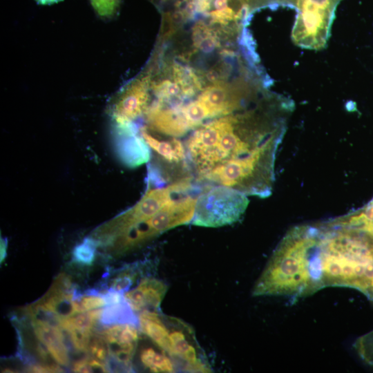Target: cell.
<instances>
[{
  "label": "cell",
  "mask_w": 373,
  "mask_h": 373,
  "mask_svg": "<svg viewBox=\"0 0 373 373\" xmlns=\"http://www.w3.org/2000/svg\"><path fill=\"white\" fill-rule=\"evenodd\" d=\"M167 290L168 286L162 280L146 276L135 288L125 292L124 297L135 313L146 310L159 312Z\"/></svg>",
  "instance_id": "obj_9"
},
{
  "label": "cell",
  "mask_w": 373,
  "mask_h": 373,
  "mask_svg": "<svg viewBox=\"0 0 373 373\" xmlns=\"http://www.w3.org/2000/svg\"><path fill=\"white\" fill-rule=\"evenodd\" d=\"M189 192H198L191 180H171L150 166L147 187L140 200L128 209L97 227L89 237L98 247H104L116 238L152 218L174 198Z\"/></svg>",
  "instance_id": "obj_3"
},
{
  "label": "cell",
  "mask_w": 373,
  "mask_h": 373,
  "mask_svg": "<svg viewBox=\"0 0 373 373\" xmlns=\"http://www.w3.org/2000/svg\"><path fill=\"white\" fill-rule=\"evenodd\" d=\"M314 242L313 224L290 229L256 280L252 296H283L297 300L321 289Z\"/></svg>",
  "instance_id": "obj_2"
},
{
  "label": "cell",
  "mask_w": 373,
  "mask_h": 373,
  "mask_svg": "<svg viewBox=\"0 0 373 373\" xmlns=\"http://www.w3.org/2000/svg\"><path fill=\"white\" fill-rule=\"evenodd\" d=\"M165 320L169 329V356L179 361L185 371L211 372L193 328L177 318L165 316Z\"/></svg>",
  "instance_id": "obj_6"
},
{
  "label": "cell",
  "mask_w": 373,
  "mask_h": 373,
  "mask_svg": "<svg viewBox=\"0 0 373 373\" xmlns=\"http://www.w3.org/2000/svg\"><path fill=\"white\" fill-rule=\"evenodd\" d=\"M97 245L90 237L86 238L82 242L75 247L73 260L75 262L84 266L92 265L96 256Z\"/></svg>",
  "instance_id": "obj_18"
},
{
  "label": "cell",
  "mask_w": 373,
  "mask_h": 373,
  "mask_svg": "<svg viewBox=\"0 0 373 373\" xmlns=\"http://www.w3.org/2000/svg\"><path fill=\"white\" fill-rule=\"evenodd\" d=\"M99 323L104 326L116 324H132L139 326V318L125 298L121 302L104 306L102 308Z\"/></svg>",
  "instance_id": "obj_13"
},
{
  "label": "cell",
  "mask_w": 373,
  "mask_h": 373,
  "mask_svg": "<svg viewBox=\"0 0 373 373\" xmlns=\"http://www.w3.org/2000/svg\"><path fill=\"white\" fill-rule=\"evenodd\" d=\"M169 355L164 350L159 352L153 347L144 348L140 353L142 364L153 372H174L176 369Z\"/></svg>",
  "instance_id": "obj_14"
},
{
  "label": "cell",
  "mask_w": 373,
  "mask_h": 373,
  "mask_svg": "<svg viewBox=\"0 0 373 373\" xmlns=\"http://www.w3.org/2000/svg\"><path fill=\"white\" fill-rule=\"evenodd\" d=\"M7 240L3 238H1V264L5 260L7 255Z\"/></svg>",
  "instance_id": "obj_25"
},
{
  "label": "cell",
  "mask_w": 373,
  "mask_h": 373,
  "mask_svg": "<svg viewBox=\"0 0 373 373\" xmlns=\"http://www.w3.org/2000/svg\"><path fill=\"white\" fill-rule=\"evenodd\" d=\"M198 195L181 194L166 203L152 218L116 238L107 246L108 254L119 256L133 251L164 232L191 222Z\"/></svg>",
  "instance_id": "obj_4"
},
{
  "label": "cell",
  "mask_w": 373,
  "mask_h": 373,
  "mask_svg": "<svg viewBox=\"0 0 373 373\" xmlns=\"http://www.w3.org/2000/svg\"><path fill=\"white\" fill-rule=\"evenodd\" d=\"M30 324L35 337L46 347L52 359L60 365H68L69 350L61 328L42 323Z\"/></svg>",
  "instance_id": "obj_11"
},
{
  "label": "cell",
  "mask_w": 373,
  "mask_h": 373,
  "mask_svg": "<svg viewBox=\"0 0 373 373\" xmlns=\"http://www.w3.org/2000/svg\"><path fill=\"white\" fill-rule=\"evenodd\" d=\"M102 308L95 309L77 314L71 317L64 318L61 327H75L79 329L92 332L99 322Z\"/></svg>",
  "instance_id": "obj_17"
},
{
  "label": "cell",
  "mask_w": 373,
  "mask_h": 373,
  "mask_svg": "<svg viewBox=\"0 0 373 373\" xmlns=\"http://www.w3.org/2000/svg\"><path fill=\"white\" fill-rule=\"evenodd\" d=\"M87 352L90 354L91 357L104 363L110 356L107 342L99 334L93 332L88 345Z\"/></svg>",
  "instance_id": "obj_19"
},
{
  "label": "cell",
  "mask_w": 373,
  "mask_h": 373,
  "mask_svg": "<svg viewBox=\"0 0 373 373\" xmlns=\"http://www.w3.org/2000/svg\"><path fill=\"white\" fill-rule=\"evenodd\" d=\"M77 287L66 274H60L45 295L39 299L63 319L75 316L73 300Z\"/></svg>",
  "instance_id": "obj_10"
},
{
  "label": "cell",
  "mask_w": 373,
  "mask_h": 373,
  "mask_svg": "<svg viewBox=\"0 0 373 373\" xmlns=\"http://www.w3.org/2000/svg\"><path fill=\"white\" fill-rule=\"evenodd\" d=\"M138 318L139 327L142 333L169 354V329L165 316L159 312L146 310L139 314Z\"/></svg>",
  "instance_id": "obj_12"
},
{
  "label": "cell",
  "mask_w": 373,
  "mask_h": 373,
  "mask_svg": "<svg viewBox=\"0 0 373 373\" xmlns=\"http://www.w3.org/2000/svg\"><path fill=\"white\" fill-rule=\"evenodd\" d=\"M314 225V257L322 289L350 287L373 300V238L335 219Z\"/></svg>",
  "instance_id": "obj_1"
},
{
  "label": "cell",
  "mask_w": 373,
  "mask_h": 373,
  "mask_svg": "<svg viewBox=\"0 0 373 373\" xmlns=\"http://www.w3.org/2000/svg\"><path fill=\"white\" fill-rule=\"evenodd\" d=\"M342 224L365 231L373 238V216L365 218L351 219Z\"/></svg>",
  "instance_id": "obj_23"
},
{
  "label": "cell",
  "mask_w": 373,
  "mask_h": 373,
  "mask_svg": "<svg viewBox=\"0 0 373 373\" xmlns=\"http://www.w3.org/2000/svg\"><path fill=\"white\" fill-rule=\"evenodd\" d=\"M75 372H108L104 363L93 357L83 358L75 361L72 365Z\"/></svg>",
  "instance_id": "obj_20"
},
{
  "label": "cell",
  "mask_w": 373,
  "mask_h": 373,
  "mask_svg": "<svg viewBox=\"0 0 373 373\" xmlns=\"http://www.w3.org/2000/svg\"><path fill=\"white\" fill-rule=\"evenodd\" d=\"M38 3L41 5H50L60 2L63 0H35Z\"/></svg>",
  "instance_id": "obj_26"
},
{
  "label": "cell",
  "mask_w": 373,
  "mask_h": 373,
  "mask_svg": "<svg viewBox=\"0 0 373 373\" xmlns=\"http://www.w3.org/2000/svg\"><path fill=\"white\" fill-rule=\"evenodd\" d=\"M24 311L30 323H42L61 327L64 320L39 300L27 306Z\"/></svg>",
  "instance_id": "obj_15"
},
{
  "label": "cell",
  "mask_w": 373,
  "mask_h": 373,
  "mask_svg": "<svg viewBox=\"0 0 373 373\" xmlns=\"http://www.w3.org/2000/svg\"><path fill=\"white\" fill-rule=\"evenodd\" d=\"M28 372L37 373H52V372H63L64 370L61 365L56 362L52 363H33L28 365L27 369Z\"/></svg>",
  "instance_id": "obj_24"
},
{
  "label": "cell",
  "mask_w": 373,
  "mask_h": 373,
  "mask_svg": "<svg viewBox=\"0 0 373 373\" xmlns=\"http://www.w3.org/2000/svg\"><path fill=\"white\" fill-rule=\"evenodd\" d=\"M354 347L365 362L373 365V331L358 338Z\"/></svg>",
  "instance_id": "obj_22"
},
{
  "label": "cell",
  "mask_w": 373,
  "mask_h": 373,
  "mask_svg": "<svg viewBox=\"0 0 373 373\" xmlns=\"http://www.w3.org/2000/svg\"><path fill=\"white\" fill-rule=\"evenodd\" d=\"M149 98V77L146 73L127 85L113 103L111 115L116 127L129 125L138 119Z\"/></svg>",
  "instance_id": "obj_7"
},
{
  "label": "cell",
  "mask_w": 373,
  "mask_h": 373,
  "mask_svg": "<svg viewBox=\"0 0 373 373\" xmlns=\"http://www.w3.org/2000/svg\"><path fill=\"white\" fill-rule=\"evenodd\" d=\"M249 204L245 194L222 186L203 189L197 196L193 225L220 227L240 219Z\"/></svg>",
  "instance_id": "obj_5"
},
{
  "label": "cell",
  "mask_w": 373,
  "mask_h": 373,
  "mask_svg": "<svg viewBox=\"0 0 373 373\" xmlns=\"http://www.w3.org/2000/svg\"><path fill=\"white\" fill-rule=\"evenodd\" d=\"M141 272L140 265L131 264L126 265L119 269L110 280L109 287L108 289L125 293L135 283Z\"/></svg>",
  "instance_id": "obj_16"
},
{
  "label": "cell",
  "mask_w": 373,
  "mask_h": 373,
  "mask_svg": "<svg viewBox=\"0 0 373 373\" xmlns=\"http://www.w3.org/2000/svg\"><path fill=\"white\" fill-rule=\"evenodd\" d=\"M95 12L103 19L113 17L118 11L122 0H90Z\"/></svg>",
  "instance_id": "obj_21"
},
{
  "label": "cell",
  "mask_w": 373,
  "mask_h": 373,
  "mask_svg": "<svg viewBox=\"0 0 373 373\" xmlns=\"http://www.w3.org/2000/svg\"><path fill=\"white\" fill-rule=\"evenodd\" d=\"M137 327L132 324H116L106 326L97 332L107 342L110 356L127 368L132 367L131 361L140 337Z\"/></svg>",
  "instance_id": "obj_8"
}]
</instances>
